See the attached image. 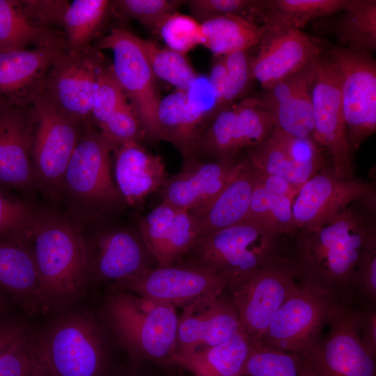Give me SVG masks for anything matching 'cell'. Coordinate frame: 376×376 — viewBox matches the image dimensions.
Segmentation results:
<instances>
[{
	"mask_svg": "<svg viewBox=\"0 0 376 376\" xmlns=\"http://www.w3.org/2000/svg\"><path fill=\"white\" fill-rule=\"evenodd\" d=\"M372 222L350 205L324 222L299 230L292 256L299 281L354 304L352 282Z\"/></svg>",
	"mask_w": 376,
	"mask_h": 376,
	"instance_id": "1",
	"label": "cell"
},
{
	"mask_svg": "<svg viewBox=\"0 0 376 376\" xmlns=\"http://www.w3.org/2000/svg\"><path fill=\"white\" fill-rule=\"evenodd\" d=\"M48 311H62L88 292L85 238L70 218L36 210L26 231Z\"/></svg>",
	"mask_w": 376,
	"mask_h": 376,
	"instance_id": "2",
	"label": "cell"
},
{
	"mask_svg": "<svg viewBox=\"0 0 376 376\" xmlns=\"http://www.w3.org/2000/svg\"><path fill=\"white\" fill-rule=\"evenodd\" d=\"M98 318L132 357L171 364L178 324L175 308L131 292L112 290L104 299Z\"/></svg>",
	"mask_w": 376,
	"mask_h": 376,
	"instance_id": "3",
	"label": "cell"
},
{
	"mask_svg": "<svg viewBox=\"0 0 376 376\" xmlns=\"http://www.w3.org/2000/svg\"><path fill=\"white\" fill-rule=\"evenodd\" d=\"M63 311L38 331L51 376H105L109 363L106 328L88 311Z\"/></svg>",
	"mask_w": 376,
	"mask_h": 376,
	"instance_id": "4",
	"label": "cell"
},
{
	"mask_svg": "<svg viewBox=\"0 0 376 376\" xmlns=\"http://www.w3.org/2000/svg\"><path fill=\"white\" fill-rule=\"evenodd\" d=\"M116 146L90 125L82 130L64 175L61 198L77 218L90 219L120 205L124 200L111 175Z\"/></svg>",
	"mask_w": 376,
	"mask_h": 376,
	"instance_id": "5",
	"label": "cell"
},
{
	"mask_svg": "<svg viewBox=\"0 0 376 376\" xmlns=\"http://www.w3.org/2000/svg\"><path fill=\"white\" fill-rule=\"evenodd\" d=\"M280 237L261 224L246 219L199 240L185 263L220 274L230 284L281 254Z\"/></svg>",
	"mask_w": 376,
	"mask_h": 376,
	"instance_id": "6",
	"label": "cell"
},
{
	"mask_svg": "<svg viewBox=\"0 0 376 376\" xmlns=\"http://www.w3.org/2000/svg\"><path fill=\"white\" fill-rule=\"evenodd\" d=\"M298 285L295 264L282 254L228 285L241 329L253 345L260 343L274 315Z\"/></svg>",
	"mask_w": 376,
	"mask_h": 376,
	"instance_id": "7",
	"label": "cell"
},
{
	"mask_svg": "<svg viewBox=\"0 0 376 376\" xmlns=\"http://www.w3.org/2000/svg\"><path fill=\"white\" fill-rule=\"evenodd\" d=\"M346 304L299 282L279 309L259 345L305 354L322 336L335 312Z\"/></svg>",
	"mask_w": 376,
	"mask_h": 376,
	"instance_id": "8",
	"label": "cell"
},
{
	"mask_svg": "<svg viewBox=\"0 0 376 376\" xmlns=\"http://www.w3.org/2000/svg\"><path fill=\"white\" fill-rule=\"evenodd\" d=\"M31 107L36 187L52 199L61 198L64 175L81 136V124L58 109L40 93L33 97Z\"/></svg>",
	"mask_w": 376,
	"mask_h": 376,
	"instance_id": "9",
	"label": "cell"
},
{
	"mask_svg": "<svg viewBox=\"0 0 376 376\" xmlns=\"http://www.w3.org/2000/svg\"><path fill=\"white\" fill-rule=\"evenodd\" d=\"M109 65L91 45L63 49L50 66L40 93L68 117L88 125L100 79Z\"/></svg>",
	"mask_w": 376,
	"mask_h": 376,
	"instance_id": "10",
	"label": "cell"
},
{
	"mask_svg": "<svg viewBox=\"0 0 376 376\" xmlns=\"http://www.w3.org/2000/svg\"><path fill=\"white\" fill-rule=\"evenodd\" d=\"M112 290L131 292L182 309L214 298L228 286L223 276L188 263L150 269L113 283Z\"/></svg>",
	"mask_w": 376,
	"mask_h": 376,
	"instance_id": "11",
	"label": "cell"
},
{
	"mask_svg": "<svg viewBox=\"0 0 376 376\" xmlns=\"http://www.w3.org/2000/svg\"><path fill=\"white\" fill-rule=\"evenodd\" d=\"M95 47L112 51L111 67L117 81L130 99L146 134L159 141L157 110L162 98L140 38L115 27L100 38Z\"/></svg>",
	"mask_w": 376,
	"mask_h": 376,
	"instance_id": "12",
	"label": "cell"
},
{
	"mask_svg": "<svg viewBox=\"0 0 376 376\" xmlns=\"http://www.w3.org/2000/svg\"><path fill=\"white\" fill-rule=\"evenodd\" d=\"M328 56L341 77V98L352 152L376 130V63L368 51L333 47Z\"/></svg>",
	"mask_w": 376,
	"mask_h": 376,
	"instance_id": "13",
	"label": "cell"
},
{
	"mask_svg": "<svg viewBox=\"0 0 376 376\" xmlns=\"http://www.w3.org/2000/svg\"><path fill=\"white\" fill-rule=\"evenodd\" d=\"M312 100L313 139L329 158L330 168L336 175L354 179L352 152L348 143L342 105L341 77L328 54L320 61L312 89Z\"/></svg>",
	"mask_w": 376,
	"mask_h": 376,
	"instance_id": "14",
	"label": "cell"
},
{
	"mask_svg": "<svg viewBox=\"0 0 376 376\" xmlns=\"http://www.w3.org/2000/svg\"><path fill=\"white\" fill-rule=\"evenodd\" d=\"M329 329L305 354L313 376H376V357L362 345L354 305L334 314Z\"/></svg>",
	"mask_w": 376,
	"mask_h": 376,
	"instance_id": "15",
	"label": "cell"
},
{
	"mask_svg": "<svg viewBox=\"0 0 376 376\" xmlns=\"http://www.w3.org/2000/svg\"><path fill=\"white\" fill-rule=\"evenodd\" d=\"M356 202L375 208V192L367 182L343 178L325 167L306 182L293 198L297 230L318 226Z\"/></svg>",
	"mask_w": 376,
	"mask_h": 376,
	"instance_id": "16",
	"label": "cell"
},
{
	"mask_svg": "<svg viewBox=\"0 0 376 376\" xmlns=\"http://www.w3.org/2000/svg\"><path fill=\"white\" fill-rule=\"evenodd\" d=\"M257 172L281 177L297 188L325 168L326 155L313 138H300L274 127L246 156Z\"/></svg>",
	"mask_w": 376,
	"mask_h": 376,
	"instance_id": "17",
	"label": "cell"
},
{
	"mask_svg": "<svg viewBox=\"0 0 376 376\" xmlns=\"http://www.w3.org/2000/svg\"><path fill=\"white\" fill-rule=\"evenodd\" d=\"M265 26L258 54L252 61L253 79L263 90L323 56L318 41L300 29Z\"/></svg>",
	"mask_w": 376,
	"mask_h": 376,
	"instance_id": "18",
	"label": "cell"
},
{
	"mask_svg": "<svg viewBox=\"0 0 376 376\" xmlns=\"http://www.w3.org/2000/svg\"><path fill=\"white\" fill-rule=\"evenodd\" d=\"M227 288L218 297L190 304L178 315L174 356H184L217 345L242 330Z\"/></svg>",
	"mask_w": 376,
	"mask_h": 376,
	"instance_id": "19",
	"label": "cell"
},
{
	"mask_svg": "<svg viewBox=\"0 0 376 376\" xmlns=\"http://www.w3.org/2000/svg\"><path fill=\"white\" fill-rule=\"evenodd\" d=\"M31 103L0 104V187L26 191L36 187L32 151Z\"/></svg>",
	"mask_w": 376,
	"mask_h": 376,
	"instance_id": "20",
	"label": "cell"
},
{
	"mask_svg": "<svg viewBox=\"0 0 376 376\" xmlns=\"http://www.w3.org/2000/svg\"><path fill=\"white\" fill-rule=\"evenodd\" d=\"M320 61L288 76L256 97L273 115L275 127L297 137L313 138L312 89Z\"/></svg>",
	"mask_w": 376,
	"mask_h": 376,
	"instance_id": "21",
	"label": "cell"
},
{
	"mask_svg": "<svg viewBox=\"0 0 376 376\" xmlns=\"http://www.w3.org/2000/svg\"><path fill=\"white\" fill-rule=\"evenodd\" d=\"M242 159L203 162L191 158L162 187V202L190 212L208 202L225 186Z\"/></svg>",
	"mask_w": 376,
	"mask_h": 376,
	"instance_id": "22",
	"label": "cell"
},
{
	"mask_svg": "<svg viewBox=\"0 0 376 376\" xmlns=\"http://www.w3.org/2000/svg\"><path fill=\"white\" fill-rule=\"evenodd\" d=\"M0 290L29 315L49 312L26 233L0 240Z\"/></svg>",
	"mask_w": 376,
	"mask_h": 376,
	"instance_id": "23",
	"label": "cell"
},
{
	"mask_svg": "<svg viewBox=\"0 0 376 376\" xmlns=\"http://www.w3.org/2000/svg\"><path fill=\"white\" fill-rule=\"evenodd\" d=\"M140 230L159 267L180 263L198 240L189 212L164 202L140 220Z\"/></svg>",
	"mask_w": 376,
	"mask_h": 376,
	"instance_id": "24",
	"label": "cell"
},
{
	"mask_svg": "<svg viewBox=\"0 0 376 376\" xmlns=\"http://www.w3.org/2000/svg\"><path fill=\"white\" fill-rule=\"evenodd\" d=\"M63 47H38L0 52V104L31 103L40 93L45 77Z\"/></svg>",
	"mask_w": 376,
	"mask_h": 376,
	"instance_id": "25",
	"label": "cell"
},
{
	"mask_svg": "<svg viewBox=\"0 0 376 376\" xmlns=\"http://www.w3.org/2000/svg\"><path fill=\"white\" fill-rule=\"evenodd\" d=\"M254 186V172L245 157L214 197L189 212L194 222L198 240L245 221Z\"/></svg>",
	"mask_w": 376,
	"mask_h": 376,
	"instance_id": "26",
	"label": "cell"
},
{
	"mask_svg": "<svg viewBox=\"0 0 376 376\" xmlns=\"http://www.w3.org/2000/svg\"><path fill=\"white\" fill-rule=\"evenodd\" d=\"M85 242L91 283H113L148 267L143 245L130 232L113 230Z\"/></svg>",
	"mask_w": 376,
	"mask_h": 376,
	"instance_id": "27",
	"label": "cell"
},
{
	"mask_svg": "<svg viewBox=\"0 0 376 376\" xmlns=\"http://www.w3.org/2000/svg\"><path fill=\"white\" fill-rule=\"evenodd\" d=\"M52 46L65 49L64 33L53 27L37 1L0 0V52Z\"/></svg>",
	"mask_w": 376,
	"mask_h": 376,
	"instance_id": "28",
	"label": "cell"
},
{
	"mask_svg": "<svg viewBox=\"0 0 376 376\" xmlns=\"http://www.w3.org/2000/svg\"><path fill=\"white\" fill-rule=\"evenodd\" d=\"M113 151L116 187L124 202L136 205L162 188L167 176L159 156L147 151L139 143L120 145Z\"/></svg>",
	"mask_w": 376,
	"mask_h": 376,
	"instance_id": "29",
	"label": "cell"
},
{
	"mask_svg": "<svg viewBox=\"0 0 376 376\" xmlns=\"http://www.w3.org/2000/svg\"><path fill=\"white\" fill-rule=\"evenodd\" d=\"M208 116L209 112L191 100L189 91L176 89L161 99L158 107L159 140L173 144L183 161L194 158V142Z\"/></svg>",
	"mask_w": 376,
	"mask_h": 376,
	"instance_id": "30",
	"label": "cell"
},
{
	"mask_svg": "<svg viewBox=\"0 0 376 376\" xmlns=\"http://www.w3.org/2000/svg\"><path fill=\"white\" fill-rule=\"evenodd\" d=\"M253 345L250 338L240 330L217 345L175 356L171 364L182 366L194 376H242Z\"/></svg>",
	"mask_w": 376,
	"mask_h": 376,
	"instance_id": "31",
	"label": "cell"
},
{
	"mask_svg": "<svg viewBox=\"0 0 376 376\" xmlns=\"http://www.w3.org/2000/svg\"><path fill=\"white\" fill-rule=\"evenodd\" d=\"M346 0H258L251 13L258 15L265 26L295 29L313 19L340 12Z\"/></svg>",
	"mask_w": 376,
	"mask_h": 376,
	"instance_id": "32",
	"label": "cell"
},
{
	"mask_svg": "<svg viewBox=\"0 0 376 376\" xmlns=\"http://www.w3.org/2000/svg\"><path fill=\"white\" fill-rule=\"evenodd\" d=\"M203 45L214 56H222L237 50H249L258 45L265 26H259L239 15H225L202 22Z\"/></svg>",
	"mask_w": 376,
	"mask_h": 376,
	"instance_id": "33",
	"label": "cell"
},
{
	"mask_svg": "<svg viewBox=\"0 0 376 376\" xmlns=\"http://www.w3.org/2000/svg\"><path fill=\"white\" fill-rule=\"evenodd\" d=\"M342 13L331 22L329 29L341 45L375 51L376 1L346 0Z\"/></svg>",
	"mask_w": 376,
	"mask_h": 376,
	"instance_id": "34",
	"label": "cell"
},
{
	"mask_svg": "<svg viewBox=\"0 0 376 376\" xmlns=\"http://www.w3.org/2000/svg\"><path fill=\"white\" fill-rule=\"evenodd\" d=\"M111 4L107 0H75L65 3L60 22L63 26L65 49L75 51L90 45Z\"/></svg>",
	"mask_w": 376,
	"mask_h": 376,
	"instance_id": "35",
	"label": "cell"
},
{
	"mask_svg": "<svg viewBox=\"0 0 376 376\" xmlns=\"http://www.w3.org/2000/svg\"><path fill=\"white\" fill-rule=\"evenodd\" d=\"M242 376H313L308 357L300 352H284L253 345Z\"/></svg>",
	"mask_w": 376,
	"mask_h": 376,
	"instance_id": "36",
	"label": "cell"
},
{
	"mask_svg": "<svg viewBox=\"0 0 376 376\" xmlns=\"http://www.w3.org/2000/svg\"><path fill=\"white\" fill-rule=\"evenodd\" d=\"M293 198L269 191L255 178V186L246 219L256 221L281 235H293L297 232L292 211Z\"/></svg>",
	"mask_w": 376,
	"mask_h": 376,
	"instance_id": "37",
	"label": "cell"
},
{
	"mask_svg": "<svg viewBox=\"0 0 376 376\" xmlns=\"http://www.w3.org/2000/svg\"><path fill=\"white\" fill-rule=\"evenodd\" d=\"M140 41L155 77L178 90L191 88L198 75L185 54L151 40L140 38Z\"/></svg>",
	"mask_w": 376,
	"mask_h": 376,
	"instance_id": "38",
	"label": "cell"
},
{
	"mask_svg": "<svg viewBox=\"0 0 376 376\" xmlns=\"http://www.w3.org/2000/svg\"><path fill=\"white\" fill-rule=\"evenodd\" d=\"M0 376H51L33 330L0 357Z\"/></svg>",
	"mask_w": 376,
	"mask_h": 376,
	"instance_id": "39",
	"label": "cell"
},
{
	"mask_svg": "<svg viewBox=\"0 0 376 376\" xmlns=\"http://www.w3.org/2000/svg\"><path fill=\"white\" fill-rule=\"evenodd\" d=\"M235 134L241 150L263 142L274 130L273 115L256 98L242 100L235 104Z\"/></svg>",
	"mask_w": 376,
	"mask_h": 376,
	"instance_id": "40",
	"label": "cell"
},
{
	"mask_svg": "<svg viewBox=\"0 0 376 376\" xmlns=\"http://www.w3.org/2000/svg\"><path fill=\"white\" fill-rule=\"evenodd\" d=\"M249 50H237L224 56L226 77L224 91L219 102L210 114L232 105L242 97L253 81L252 61Z\"/></svg>",
	"mask_w": 376,
	"mask_h": 376,
	"instance_id": "41",
	"label": "cell"
},
{
	"mask_svg": "<svg viewBox=\"0 0 376 376\" xmlns=\"http://www.w3.org/2000/svg\"><path fill=\"white\" fill-rule=\"evenodd\" d=\"M157 33L166 47L185 55L204 42L202 23L178 11L164 20Z\"/></svg>",
	"mask_w": 376,
	"mask_h": 376,
	"instance_id": "42",
	"label": "cell"
},
{
	"mask_svg": "<svg viewBox=\"0 0 376 376\" xmlns=\"http://www.w3.org/2000/svg\"><path fill=\"white\" fill-rule=\"evenodd\" d=\"M185 1L119 0L113 4L125 18L137 19L142 25L157 33L164 20L178 12Z\"/></svg>",
	"mask_w": 376,
	"mask_h": 376,
	"instance_id": "43",
	"label": "cell"
},
{
	"mask_svg": "<svg viewBox=\"0 0 376 376\" xmlns=\"http://www.w3.org/2000/svg\"><path fill=\"white\" fill-rule=\"evenodd\" d=\"M36 211L26 201L0 187V240L26 234Z\"/></svg>",
	"mask_w": 376,
	"mask_h": 376,
	"instance_id": "44",
	"label": "cell"
},
{
	"mask_svg": "<svg viewBox=\"0 0 376 376\" xmlns=\"http://www.w3.org/2000/svg\"><path fill=\"white\" fill-rule=\"evenodd\" d=\"M355 305L376 306V232L369 236L352 282Z\"/></svg>",
	"mask_w": 376,
	"mask_h": 376,
	"instance_id": "45",
	"label": "cell"
},
{
	"mask_svg": "<svg viewBox=\"0 0 376 376\" xmlns=\"http://www.w3.org/2000/svg\"><path fill=\"white\" fill-rule=\"evenodd\" d=\"M98 127L102 134L116 148L126 143H139L146 134L134 107L127 102Z\"/></svg>",
	"mask_w": 376,
	"mask_h": 376,
	"instance_id": "46",
	"label": "cell"
},
{
	"mask_svg": "<svg viewBox=\"0 0 376 376\" xmlns=\"http://www.w3.org/2000/svg\"><path fill=\"white\" fill-rule=\"evenodd\" d=\"M127 102V97L117 81L110 64L100 79L93 100L91 118L99 127Z\"/></svg>",
	"mask_w": 376,
	"mask_h": 376,
	"instance_id": "47",
	"label": "cell"
},
{
	"mask_svg": "<svg viewBox=\"0 0 376 376\" xmlns=\"http://www.w3.org/2000/svg\"><path fill=\"white\" fill-rule=\"evenodd\" d=\"M258 0H189L185 1L191 16L200 22L225 15L251 13Z\"/></svg>",
	"mask_w": 376,
	"mask_h": 376,
	"instance_id": "48",
	"label": "cell"
},
{
	"mask_svg": "<svg viewBox=\"0 0 376 376\" xmlns=\"http://www.w3.org/2000/svg\"><path fill=\"white\" fill-rule=\"evenodd\" d=\"M354 309L362 345L376 357V306L357 304Z\"/></svg>",
	"mask_w": 376,
	"mask_h": 376,
	"instance_id": "49",
	"label": "cell"
},
{
	"mask_svg": "<svg viewBox=\"0 0 376 376\" xmlns=\"http://www.w3.org/2000/svg\"><path fill=\"white\" fill-rule=\"evenodd\" d=\"M33 329L24 321L5 315L0 317V357Z\"/></svg>",
	"mask_w": 376,
	"mask_h": 376,
	"instance_id": "50",
	"label": "cell"
},
{
	"mask_svg": "<svg viewBox=\"0 0 376 376\" xmlns=\"http://www.w3.org/2000/svg\"><path fill=\"white\" fill-rule=\"evenodd\" d=\"M214 57L215 59L209 77V83L214 96L215 105L219 102L222 97L225 88L226 72L224 56Z\"/></svg>",
	"mask_w": 376,
	"mask_h": 376,
	"instance_id": "51",
	"label": "cell"
},
{
	"mask_svg": "<svg viewBox=\"0 0 376 376\" xmlns=\"http://www.w3.org/2000/svg\"><path fill=\"white\" fill-rule=\"evenodd\" d=\"M9 308V299L0 290V317L7 315Z\"/></svg>",
	"mask_w": 376,
	"mask_h": 376,
	"instance_id": "52",
	"label": "cell"
},
{
	"mask_svg": "<svg viewBox=\"0 0 376 376\" xmlns=\"http://www.w3.org/2000/svg\"><path fill=\"white\" fill-rule=\"evenodd\" d=\"M118 376H139V375H135V374L130 373V374H124V375H118Z\"/></svg>",
	"mask_w": 376,
	"mask_h": 376,
	"instance_id": "53",
	"label": "cell"
}]
</instances>
